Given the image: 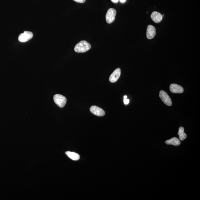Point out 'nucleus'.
Here are the masks:
<instances>
[{"label": "nucleus", "mask_w": 200, "mask_h": 200, "mask_svg": "<svg viewBox=\"0 0 200 200\" xmlns=\"http://www.w3.org/2000/svg\"><path fill=\"white\" fill-rule=\"evenodd\" d=\"M66 154L67 155L69 158L74 160H79L80 157L78 153L71 152L67 151L66 152Z\"/></svg>", "instance_id": "13"}, {"label": "nucleus", "mask_w": 200, "mask_h": 200, "mask_svg": "<svg viewBox=\"0 0 200 200\" xmlns=\"http://www.w3.org/2000/svg\"><path fill=\"white\" fill-rule=\"evenodd\" d=\"M170 90L173 93L181 94L184 91L183 87L176 84H172L169 87Z\"/></svg>", "instance_id": "8"}, {"label": "nucleus", "mask_w": 200, "mask_h": 200, "mask_svg": "<svg viewBox=\"0 0 200 200\" xmlns=\"http://www.w3.org/2000/svg\"><path fill=\"white\" fill-rule=\"evenodd\" d=\"M90 110L92 113L98 117H102L104 116L105 114V112L103 109L96 106L91 107Z\"/></svg>", "instance_id": "6"}, {"label": "nucleus", "mask_w": 200, "mask_h": 200, "mask_svg": "<svg viewBox=\"0 0 200 200\" xmlns=\"http://www.w3.org/2000/svg\"><path fill=\"white\" fill-rule=\"evenodd\" d=\"M151 18L153 22L156 23H159L162 21L163 16L159 12L154 11L151 14Z\"/></svg>", "instance_id": "10"}, {"label": "nucleus", "mask_w": 200, "mask_h": 200, "mask_svg": "<svg viewBox=\"0 0 200 200\" xmlns=\"http://www.w3.org/2000/svg\"><path fill=\"white\" fill-rule=\"evenodd\" d=\"M160 97L163 102L168 106H171L172 105V101L167 92L163 90L160 91Z\"/></svg>", "instance_id": "4"}, {"label": "nucleus", "mask_w": 200, "mask_h": 200, "mask_svg": "<svg viewBox=\"0 0 200 200\" xmlns=\"http://www.w3.org/2000/svg\"><path fill=\"white\" fill-rule=\"evenodd\" d=\"M53 99L55 103L60 108H63L65 106L67 102V98L60 94H55L53 96Z\"/></svg>", "instance_id": "2"}, {"label": "nucleus", "mask_w": 200, "mask_h": 200, "mask_svg": "<svg viewBox=\"0 0 200 200\" xmlns=\"http://www.w3.org/2000/svg\"><path fill=\"white\" fill-rule=\"evenodd\" d=\"M156 31L154 26L152 25H149L147 28L146 31V37L149 39H151L154 38L156 35Z\"/></svg>", "instance_id": "7"}, {"label": "nucleus", "mask_w": 200, "mask_h": 200, "mask_svg": "<svg viewBox=\"0 0 200 200\" xmlns=\"http://www.w3.org/2000/svg\"><path fill=\"white\" fill-rule=\"evenodd\" d=\"M73 1L79 3H84L86 0H73Z\"/></svg>", "instance_id": "14"}, {"label": "nucleus", "mask_w": 200, "mask_h": 200, "mask_svg": "<svg viewBox=\"0 0 200 200\" xmlns=\"http://www.w3.org/2000/svg\"><path fill=\"white\" fill-rule=\"evenodd\" d=\"M111 1L114 3H117L118 2L119 0H111Z\"/></svg>", "instance_id": "16"}, {"label": "nucleus", "mask_w": 200, "mask_h": 200, "mask_svg": "<svg viewBox=\"0 0 200 200\" xmlns=\"http://www.w3.org/2000/svg\"><path fill=\"white\" fill-rule=\"evenodd\" d=\"M117 11L115 9L110 8L108 10L106 15V21L108 24L113 23L115 20Z\"/></svg>", "instance_id": "3"}, {"label": "nucleus", "mask_w": 200, "mask_h": 200, "mask_svg": "<svg viewBox=\"0 0 200 200\" xmlns=\"http://www.w3.org/2000/svg\"><path fill=\"white\" fill-rule=\"evenodd\" d=\"M124 102L125 104L128 105L129 102V100L127 99H124Z\"/></svg>", "instance_id": "15"}, {"label": "nucleus", "mask_w": 200, "mask_h": 200, "mask_svg": "<svg viewBox=\"0 0 200 200\" xmlns=\"http://www.w3.org/2000/svg\"><path fill=\"white\" fill-rule=\"evenodd\" d=\"M121 70L119 68H117L114 71V72L110 76V81L112 83L117 82L121 76Z\"/></svg>", "instance_id": "9"}, {"label": "nucleus", "mask_w": 200, "mask_h": 200, "mask_svg": "<svg viewBox=\"0 0 200 200\" xmlns=\"http://www.w3.org/2000/svg\"><path fill=\"white\" fill-rule=\"evenodd\" d=\"M33 34L32 32L25 31L24 33L19 35L18 40L21 42H26L33 38Z\"/></svg>", "instance_id": "5"}, {"label": "nucleus", "mask_w": 200, "mask_h": 200, "mask_svg": "<svg viewBox=\"0 0 200 200\" xmlns=\"http://www.w3.org/2000/svg\"><path fill=\"white\" fill-rule=\"evenodd\" d=\"M165 144L169 145H172L175 146H178L181 144V141L178 138L174 137L171 139L166 140Z\"/></svg>", "instance_id": "11"}, {"label": "nucleus", "mask_w": 200, "mask_h": 200, "mask_svg": "<svg viewBox=\"0 0 200 200\" xmlns=\"http://www.w3.org/2000/svg\"><path fill=\"white\" fill-rule=\"evenodd\" d=\"M121 2L124 3L126 1V0H119Z\"/></svg>", "instance_id": "17"}, {"label": "nucleus", "mask_w": 200, "mask_h": 200, "mask_svg": "<svg viewBox=\"0 0 200 200\" xmlns=\"http://www.w3.org/2000/svg\"><path fill=\"white\" fill-rule=\"evenodd\" d=\"M178 134L179 136V140L181 141L184 140L187 137L186 134L184 133V129L182 126L179 128Z\"/></svg>", "instance_id": "12"}, {"label": "nucleus", "mask_w": 200, "mask_h": 200, "mask_svg": "<svg viewBox=\"0 0 200 200\" xmlns=\"http://www.w3.org/2000/svg\"><path fill=\"white\" fill-rule=\"evenodd\" d=\"M124 98V99H127V96H125Z\"/></svg>", "instance_id": "18"}, {"label": "nucleus", "mask_w": 200, "mask_h": 200, "mask_svg": "<svg viewBox=\"0 0 200 200\" xmlns=\"http://www.w3.org/2000/svg\"><path fill=\"white\" fill-rule=\"evenodd\" d=\"M91 48V46L89 43L85 40H82L75 46L74 50L76 52L84 53L88 51Z\"/></svg>", "instance_id": "1"}]
</instances>
